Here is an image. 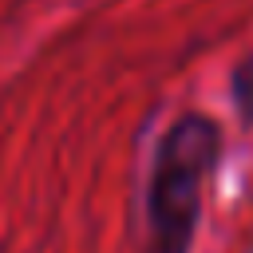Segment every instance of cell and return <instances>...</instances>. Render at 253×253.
Wrapping results in <instances>:
<instances>
[{"mask_svg":"<svg viewBox=\"0 0 253 253\" xmlns=\"http://www.w3.org/2000/svg\"><path fill=\"white\" fill-rule=\"evenodd\" d=\"M210 146H213V134L206 123H182L166 138L154 170V194H150L154 253H182L194 221L198 178L210 162Z\"/></svg>","mask_w":253,"mask_h":253,"instance_id":"1","label":"cell"}]
</instances>
